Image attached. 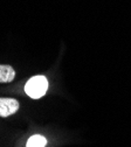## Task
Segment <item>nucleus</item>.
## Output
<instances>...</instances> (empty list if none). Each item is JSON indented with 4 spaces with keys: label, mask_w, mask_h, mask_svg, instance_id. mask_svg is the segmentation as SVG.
I'll use <instances>...</instances> for the list:
<instances>
[{
    "label": "nucleus",
    "mask_w": 131,
    "mask_h": 147,
    "mask_svg": "<svg viewBox=\"0 0 131 147\" xmlns=\"http://www.w3.org/2000/svg\"><path fill=\"white\" fill-rule=\"evenodd\" d=\"M15 77V71L11 65L0 64V83H10Z\"/></svg>",
    "instance_id": "obj_3"
},
{
    "label": "nucleus",
    "mask_w": 131,
    "mask_h": 147,
    "mask_svg": "<svg viewBox=\"0 0 131 147\" xmlns=\"http://www.w3.org/2000/svg\"><path fill=\"white\" fill-rule=\"evenodd\" d=\"M19 110L18 100L13 98H0V117H8Z\"/></svg>",
    "instance_id": "obj_2"
},
{
    "label": "nucleus",
    "mask_w": 131,
    "mask_h": 147,
    "mask_svg": "<svg viewBox=\"0 0 131 147\" xmlns=\"http://www.w3.org/2000/svg\"><path fill=\"white\" fill-rule=\"evenodd\" d=\"M46 144H47V140L45 137L40 134H35L28 139L26 147H45Z\"/></svg>",
    "instance_id": "obj_4"
},
{
    "label": "nucleus",
    "mask_w": 131,
    "mask_h": 147,
    "mask_svg": "<svg viewBox=\"0 0 131 147\" xmlns=\"http://www.w3.org/2000/svg\"><path fill=\"white\" fill-rule=\"evenodd\" d=\"M47 89H48V81L45 76L41 75L33 76L25 85L26 94L34 99L42 97L47 92Z\"/></svg>",
    "instance_id": "obj_1"
}]
</instances>
